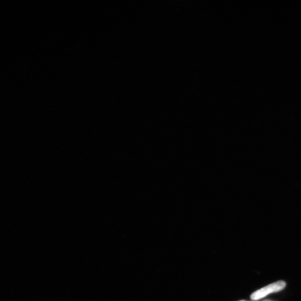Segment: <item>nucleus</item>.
Instances as JSON below:
<instances>
[{"label":"nucleus","mask_w":301,"mask_h":301,"mask_svg":"<svg viewBox=\"0 0 301 301\" xmlns=\"http://www.w3.org/2000/svg\"><path fill=\"white\" fill-rule=\"evenodd\" d=\"M286 287V283L284 281H277L273 284L269 285L266 287L260 288L251 296L252 301L261 300L271 293H277L284 290Z\"/></svg>","instance_id":"1"},{"label":"nucleus","mask_w":301,"mask_h":301,"mask_svg":"<svg viewBox=\"0 0 301 301\" xmlns=\"http://www.w3.org/2000/svg\"><path fill=\"white\" fill-rule=\"evenodd\" d=\"M263 301H270V300H264Z\"/></svg>","instance_id":"2"},{"label":"nucleus","mask_w":301,"mask_h":301,"mask_svg":"<svg viewBox=\"0 0 301 301\" xmlns=\"http://www.w3.org/2000/svg\"><path fill=\"white\" fill-rule=\"evenodd\" d=\"M247 301L241 300V301Z\"/></svg>","instance_id":"3"}]
</instances>
